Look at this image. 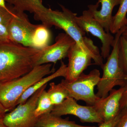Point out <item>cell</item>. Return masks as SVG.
Masks as SVG:
<instances>
[{
	"label": "cell",
	"mask_w": 127,
	"mask_h": 127,
	"mask_svg": "<svg viewBox=\"0 0 127 127\" xmlns=\"http://www.w3.org/2000/svg\"><path fill=\"white\" fill-rule=\"evenodd\" d=\"M114 127H127V107L120 110L118 121Z\"/></svg>",
	"instance_id": "603a6c76"
},
{
	"label": "cell",
	"mask_w": 127,
	"mask_h": 127,
	"mask_svg": "<svg viewBox=\"0 0 127 127\" xmlns=\"http://www.w3.org/2000/svg\"><path fill=\"white\" fill-rule=\"evenodd\" d=\"M122 36L127 41V22L126 25L124 27V29L122 33Z\"/></svg>",
	"instance_id": "83f0119b"
},
{
	"label": "cell",
	"mask_w": 127,
	"mask_h": 127,
	"mask_svg": "<svg viewBox=\"0 0 127 127\" xmlns=\"http://www.w3.org/2000/svg\"><path fill=\"white\" fill-rule=\"evenodd\" d=\"M47 92L54 106L61 104L66 99L70 97L68 91L61 83L58 84L51 83L50 88Z\"/></svg>",
	"instance_id": "d6986e66"
},
{
	"label": "cell",
	"mask_w": 127,
	"mask_h": 127,
	"mask_svg": "<svg viewBox=\"0 0 127 127\" xmlns=\"http://www.w3.org/2000/svg\"><path fill=\"white\" fill-rule=\"evenodd\" d=\"M18 11H28L34 15L43 11L46 8L42 4V0H5Z\"/></svg>",
	"instance_id": "2e32d148"
},
{
	"label": "cell",
	"mask_w": 127,
	"mask_h": 127,
	"mask_svg": "<svg viewBox=\"0 0 127 127\" xmlns=\"http://www.w3.org/2000/svg\"><path fill=\"white\" fill-rule=\"evenodd\" d=\"M67 67V66L62 61L61 66L57 71L49 76L43 77L28 88L18 99L17 103V106L18 104H23L26 102L37 91L46 84H47L48 83L53 79L62 77L65 78L66 76Z\"/></svg>",
	"instance_id": "5bb4252c"
},
{
	"label": "cell",
	"mask_w": 127,
	"mask_h": 127,
	"mask_svg": "<svg viewBox=\"0 0 127 127\" xmlns=\"http://www.w3.org/2000/svg\"><path fill=\"white\" fill-rule=\"evenodd\" d=\"M62 11L46 8L45 10L34 15V18L48 28L54 26L63 30L71 37L83 51L92 57L95 65L101 66L103 64V58L99 50L93 41L85 36L86 32L81 28L76 22L77 14L73 13L62 5L60 4Z\"/></svg>",
	"instance_id": "6da1fadb"
},
{
	"label": "cell",
	"mask_w": 127,
	"mask_h": 127,
	"mask_svg": "<svg viewBox=\"0 0 127 127\" xmlns=\"http://www.w3.org/2000/svg\"><path fill=\"white\" fill-rule=\"evenodd\" d=\"M101 77L100 71L94 69L88 74L82 73L72 81L63 79L61 83L68 91L70 97L76 101L81 100L87 105L94 106L100 97L94 92Z\"/></svg>",
	"instance_id": "5b68a950"
},
{
	"label": "cell",
	"mask_w": 127,
	"mask_h": 127,
	"mask_svg": "<svg viewBox=\"0 0 127 127\" xmlns=\"http://www.w3.org/2000/svg\"><path fill=\"white\" fill-rule=\"evenodd\" d=\"M119 117V114L112 120L104 122L99 124V126L97 127H114L118 121Z\"/></svg>",
	"instance_id": "484cf974"
},
{
	"label": "cell",
	"mask_w": 127,
	"mask_h": 127,
	"mask_svg": "<svg viewBox=\"0 0 127 127\" xmlns=\"http://www.w3.org/2000/svg\"><path fill=\"white\" fill-rule=\"evenodd\" d=\"M54 106L53 105L47 91L43 90L38 99L35 114L37 118L44 114L51 112Z\"/></svg>",
	"instance_id": "ffe728a7"
},
{
	"label": "cell",
	"mask_w": 127,
	"mask_h": 127,
	"mask_svg": "<svg viewBox=\"0 0 127 127\" xmlns=\"http://www.w3.org/2000/svg\"><path fill=\"white\" fill-rule=\"evenodd\" d=\"M15 13V10L12 6H8L7 9L0 6V24L7 27Z\"/></svg>",
	"instance_id": "7402d4cb"
},
{
	"label": "cell",
	"mask_w": 127,
	"mask_h": 127,
	"mask_svg": "<svg viewBox=\"0 0 127 127\" xmlns=\"http://www.w3.org/2000/svg\"><path fill=\"white\" fill-rule=\"evenodd\" d=\"M75 43V41L66 33H60L56 37L54 44L41 49L35 66L51 63L56 64L66 57L71 47Z\"/></svg>",
	"instance_id": "30bf717a"
},
{
	"label": "cell",
	"mask_w": 127,
	"mask_h": 127,
	"mask_svg": "<svg viewBox=\"0 0 127 127\" xmlns=\"http://www.w3.org/2000/svg\"><path fill=\"white\" fill-rule=\"evenodd\" d=\"M55 71L50 63L36 66L20 77L0 83V102L7 111H11L17 106L19 98L28 88Z\"/></svg>",
	"instance_id": "3957f363"
},
{
	"label": "cell",
	"mask_w": 127,
	"mask_h": 127,
	"mask_svg": "<svg viewBox=\"0 0 127 127\" xmlns=\"http://www.w3.org/2000/svg\"><path fill=\"white\" fill-rule=\"evenodd\" d=\"M0 6L6 9L8 8V6L6 4L5 0H0Z\"/></svg>",
	"instance_id": "f1b7e54d"
},
{
	"label": "cell",
	"mask_w": 127,
	"mask_h": 127,
	"mask_svg": "<svg viewBox=\"0 0 127 127\" xmlns=\"http://www.w3.org/2000/svg\"><path fill=\"white\" fill-rule=\"evenodd\" d=\"M67 57L68 63L65 79L70 82L74 81L83 73L91 65L93 59L90 55L83 51L76 43L71 47Z\"/></svg>",
	"instance_id": "8fae6325"
},
{
	"label": "cell",
	"mask_w": 127,
	"mask_h": 127,
	"mask_svg": "<svg viewBox=\"0 0 127 127\" xmlns=\"http://www.w3.org/2000/svg\"><path fill=\"white\" fill-rule=\"evenodd\" d=\"M124 88L113 89L106 97L100 98L94 104V108L104 122L116 117L120 111V101Z\"/></svg>",
	"instance_id": "7c38bea8"
},
{
	"label": "cell",
	"mask_w": 127,
	"mask_h": 127,
	"mask_svg": "<svg viewBox=\"0 0 127 127\" xmlns=\"http://www.w3.org/2000/svg\"><path fill=\"white\" fill-rule=\"evenodd\" d=\"M7 111L0 102V117L4 116Z\"/></svg>",
	"instance_id": "4316f807"
},
{
	"label": "cell",
	"mask_w": 127,
	"mask_h": 127,
	"mask_svg": "<svg viewBox=\"0 0 127 127\" xmlns=\"http://www.w3.org/2000/svg\"><path fill=\"white\" fill-rule=\"evenodd\" d=\"M47 85L37 91L24 103L6 113L3 118L5 125L8 127H34L38 119L35 114L38 99Z\"/></svg>",
	"instance_id": "8992f818"
},
{
	"label": "cell",
	"mask_w": 127,
	"mask_h": 127,
	"mask_svg": "<svg viewBox=\"0 0 127 127\" xmlns=\"http://www.w3.org/2000/svg\"><path fill=\"white\" fill-rule=\"evenodd\" d=\"M4 116L0 117V127H8L5 125L3 122V118Z\"/></svg>",
	"instance_id": "f546056e"
},
{
	"label": "cell",
	"mask_w": 127,
	"mask_h": 127,
	"mask_svg": "<svg viewBox=\"0 0 127 127\" xmlns=\"http://www.w3.org/2000/svg\"><path fill=\"white\" fill-rule=\"evenodd\" d=\"M40 50L12 42L0 44V83L31 71L36 66Z\"/></svg>",
	"instance_id": "7a4b0ae2"
},
{
	"label": "cell",
	"mask_w": 127,
	"mask_h": 127,
	"mask_svg": "<svg viewBox=\"0 0 127 127\" xmlns=\"http://www.w3.org/2000/svg\"><path fill=\"white\" fill-rule=\"evenodd\" d=\"M51 40V34L45 25H38L32 37L33 47L41 50L49 45Z\"/></svg>",
	"instance_id": "ac0fdd59"
},
{
	"label": "cell",
	"mask_w": 127,
	"mask_h": 127,
	"mask_svg": "<svg viewBox=\"0 0 127 127\" xmlns=\"http://www.w3.org/2000/svg\"><path fill=\"white\" fill-rule=\"evenodd\" d=\"M127 0H120L118 11L113 16L110 32L116 34L124 27L127 22Z\"/></svg>",
	"instance_id": "e0dca14e"
},
{
	"label": "cell",
	"mask_w": 127,
	"mask_h": 127,
	"mask_svg": "<svg viewBox=\"0 0 127 127\" xmlns=\"http://www.w3.org/2000/svg\"><path fill=\"white\" fill-rule=\"evenodd\" d=\"M123 87L124 91L120 101V110L127 107V79Z\"/></svg>",
	"instance_id": "d4e9b609"
},
{
	"label": "cell",
	"mask_w": 127,
	"mask_h": 127,
	"mask_svg": "<svg viewBox=\"0 0 127 127\" xmlns=\"http://www.w3.org/2000/svg\"><path fill=\"white\" fill-rule=\"evenodd\" d=\"M119 61L121 68L127 76V41L122 35L119 41Z\"/></svg>",
	"instance_id": "44dd1931"
},
{
	"label": "cell",
	"mask_w": 127,
	"mask_h": 127,
	"mask_svg": "<svg viewBox=\"0 0 127 127\" xmlns=\"http://www.w3.org/2000/svg\"><path fill=\"white\" fill-rule=\"evenodd\" d=\"M15 11V15L7 27L9 40L13 43L33 47L32 37L38 25L31 23L25 12Z\"/></svg>",
	"instance_id": "52a82bcc"
},
{
	"label": "cell",
	"mask_w": 127,
	"mask_h": 127,
	"mask_svg": "<svg viewBox=\"0 0 127 127\" xmlns=\"http://www.w3.org/2000/svg\"><path fill=\"white\" fill-rule=\"evenodd\" d=\"M83 126L50 113L39 117L34 127H94Z\"/></svg>",
	"instance_id": "9a60e30c"
},
{
	"label": "cell",
	"mask_w": 127,
	"mask_h": 127,
	"mask_svg": "<svg viewBox=\"0 0 127 127\" xmlns=\"http://www.w3.org/2000/svg\"><path fill=\"white\" fill-rule=\"evenodd\" d=\"M76 22L79 27L85 32L91 34L100 39L102 43L101 56L103 59H106L110 54L114 37L110 32H107L99 22L94 18L88 10L83 12L82 15L75 18Z\"/></svg>",
	"instance_id": "ba28073f"
},
{
	"label": "cell",
	"mask_w": 127,
	"mask_h": 127,
	"mask_svg": "<svg viewBox=\"0 0 127 127\" xmlns=\"http://www.w3.org/2000/svg\"><path fill=\"white\" fill-rule=\"evenodd\" d=\"M120 0H98L96 4L88 6L89 10L96 20L104 28L107 32H110L114 8L119 5Z\"/></svg>",
	"instance_id": "4fadbf2b"
},
{
	"label": "cell",
	"mask_w": 127,
	"mask_h": 127,
	"mask_svg": "<svg viewBox=\"0 0 127 127\" xmlns=\"http://www.w3.org/2000/svg\"><path fill=\"white\" fill-rule=\"evenodd\" d=\"M51 113L61 117L72 115L77 117L83 123H96L104 122L93 106H82L72 98H67L61 104L54 106Z\"/></svg>",
	"instance_id": "9c48e42d"
},
{
	"label": "cell",
	"mask_w": 127,
	"mask_h": 127,
	"mask_svg": "<svg viewBox=\"0 0 127 127\" xmlns=\"http://www.w3.org/2000/svg\"><path fill=\"white\" fill-rule=\"evenodd\" d=\"M11 42L9 39L7 27L0 24V44Z\"/></svg>",
	"instance_id": "cb8c5ba5"
},
{
	"label": "cell",
	"mask_w": 127,
	"mask_h": 127,
	"mask_svg": "<svg viewBox=\"0 0 127 127\" xmlns=\"http://www.w3.org/2000/svg\"><path fill=\"white\" fill-rule=\"evenodd\" d=\"M123 31V29H121L116 33L112 46L113 50L106 62L101 66L103 75L97 86L96 95L98 97H106L114 87H123L127 79L119 61V41Z\"/></svg>",
	"instance_id": "277c9868"
}]
</instances>
